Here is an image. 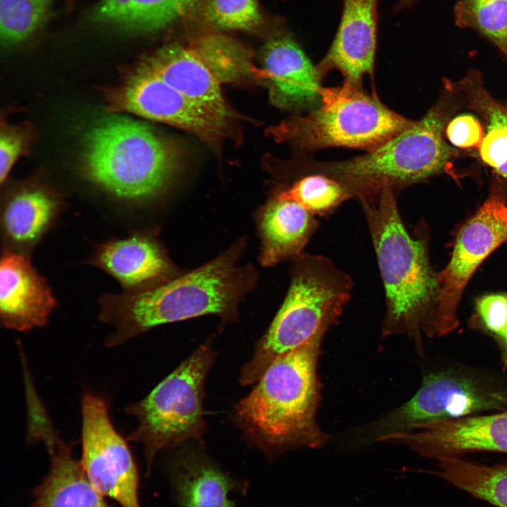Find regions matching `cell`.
Returning <instances> with one entry per match:
<instances>
[{
    "label": "cell",
    "instance_id": "1",
    "mask_svg": "<svg viewBox=\"0 0 507 507\" xmlns=\"http://www.w3.org/2000/svg\"><path fill=\"white\" fill-rule=\"evenodd\" d=\"M242 248L236 244L207 264L146 289L104 296L99 318L113 328L105 346L115 347L154 327L194 317L231 320L254 282L253 270L237 266Z\"/></svg>",
    "mask_w": 507,
    "mask_h": 507
},
{
    "label": "cell",
    "instance_id": "2",
    "mask_svg": "<svg viewBox=\"0 0 507 507\" xmlns=\"http://www.w3.org/2000/svg\"><path fill=\"white\" fill-rule=\"evenodd\" d=\"M323 337L277 357L235 406V423L249 444L270 461L296 448L319 449L327 440L316 422Z\"/></svg>",
    "mask_w": 507,
    "mask_h": 507
},
{
    "label": "cell",
    "instance_id": "3",
    "mask_svg": "<svg viewBox=\"0 0 507 507\" xmlns=\"http://www.w3.org/2000/svg\"><path fill=\"white\" fill-rule=\"evenodd\" d=\"M388 184L371 198L360 200L384 284L386 312L382 334H406L418 342L430 336L438 291L425 244L410 235L395 195Z\"/></svg>",
    "mask_w": 507,
    "mask_h": 507
},
{
    "label": "cell",
    "instance_id": "4",
    "mask_svg": "<svg viewBox=\"0 0 507 507\" xmlns=\"http://www.w3.org/2000/svg\"><path fill=\"white\" fill-rule=\"evenodd\" d=\"M81 161L92 183L118 199L138 201L163 189L179 165L180 151L145 123L115 115L90 127Z\"/></svg>",
    "mask_w": 507,
    "mask_h": 507
},
{
    "label": "cell",
    "instance_id": "5",
    "mask_svg": "<svg viewBox=\"0 0 507 507\" xmlns=\"http://www.w3.org/2000/svg\"><path fill=\"white\" fill-rule=\"evenodd\" d=\"M352 288L351 277L327 257L303 253L294 258L287 296L243 366L240 383L256 382L277 357L324 336L338 321Z\"/></svg>",
    "mask_w": 507,
    "mask_h": 507
},
{
    "label": "cell",
    "instance_id": "6",
    "mask_svg": "<svg viewBox=\"0 0 507 507\" xmlns=\"http://www.w3.org/2000/svg\"><path fill=\"white\" fill-rule=\"evenodd\" d=\"M448 113L439 104L382 145L365 154L310 168L341 182L359 200L377 195L384 185L395 190L444 169L457 151L444 139Z\"/></svg>",
    "mask_w": 507,
    "mask_h": 507
},
{
    "label": "cell",
    "instance_id": "7",
    "mask_svg": "<svg viewBox=\"0 0 507 507\" xmlns=\"http://www.w3.org/2000/svg\"><path fill=\"white\" fill-rule=\"evenodd\" d=\"M414 120L387 108L361 86L344 82L323 87L319 104L303 116H295L272 127L270 134L304 151L328 147L372 151Z\"/></svg>",
    "mask_w": 507,
    "mask_h": 507
},
{
    "label": "cell",
    "instance_id": "8",
    "mask_svg": "<svg viewBox=\"0 0 507 507\" xmlns=\"http://www.w3.org/2000/svg\"><path fill=\"white\" fill-rule=\"evenodd\" d=\"M215 357L208 342L201 344L146 397L124 409L137 420L127 439L141 444L147 474L164 449L192 439L203 443L204 383Z\"/></svg>",
    "mask_w": 507,
    "mask_h": 507
},
{
    "label": "cell",
    "instance_id": "9",
    "mask_svg": "<svg viewBox=\"0 0 507 507\" xmlns=\"http://www.w3.org/2000/svg\"><path fill=\"white\" fill-rule=\"evenodd\" d=\"M507 409V392L452 371L425 376L413 397L362 433L364 442L411 431L440 421Z\"/></svg>",
    "mask_w": 507,
    "mask_h": 507
},
{
    "label": "cell",
    "instance_id": "10",
    "mask_svg": "<svg viewBox=\"0 0 507 507\" xmlns=\"http://www.w3.org/2000/svg\"><path fill=\"white\" fill-rule=\"evenodd\" d=\"M108 399L85 392L81 399V465L94 487L121 507H141L139 473L127 440L111 418Z\"/></svg>",
    "mask_w": 507,
    "mask_h": 507
},
{
    "label": "cell",
    "instance_id": "11",
    "mask_svg": "<svg viewBox=\"0 0 507 507\" xmlns=\"http://www.w3.org/2000/svg\"><path fill=\"white\" fill-rule=\"evenodd\" d=\"M506 241L507 202L503 196L494 195L460 230L450 261L437 276L432 337L445 335L457 327L458 306L467 283L481 263Z\"/></svg>",
    "mask_w": 507,
    "mask_h": 507
},
{
    "label": "cell",
    "instance_id": "12",
    "mask_svg": "<svg viewBox=\"0 0 507 507\" xmlns=\"http://www.w3.org/2000/svg\"><path fill=\"white\" fill-rule=\"evenodd\" d=\"M106 100L110 111L172 125L213 144L225 137L231 120L186 97L141 63L106 91Z\"/></svg>",
    "mask_w": 507,
    "mask_h": 507
},
{
    "label": "cell",
    "instance_id": "13",
    "mask_svg": "<svg viewBox=\"0 0 507 507\" xmlns=\"http://www.w3.org/2000/svg\"><path fill=\"white\" fill-rule=\"evenodd\" d=\"M383 441L437 461L475 452L507 453V409L437 422Z\"/></svg>",
    "mask_w": 507,
    "mask_h": 507
},
{
    "label": "cell",
    "instance_id": "14",
    "mask_svg": "<svg viewBox=\"0 0 507 507\" xmlns=\"http://www.w3.org/2000/svg\"><path fill=\"white\" fill-rule=\"evenodd\" d=\"M56 304L51 289L27 256L4 249L0 262V318L3 326L18 332L43 327Z\"/></svg>",
    "mask_w": 507,
    "mask_h": 507
},
{
    "label": "cell",
    "instance_id": "15",
    "mask_svg": "<svg viewBox=\"0 0 507 507\" xmlns=\"http://www.w3.org/2000/svg\"><path fill=\"white\" fill-rule=\"evenodd\" d=\"M171 493L177 507H236L232 493L246 494V480L225 472L201 447H178L166 465Z\"/></svg>",
    "mask_w": 507,
    "mask_h": 507
},
{
    "label": "cell",
    "instance_id": "16",
    "mask_svg": "<svg viewBox=\"0 0 507 507\" xmlns=\"http://www.w3.org/2000/svg\"><path fill=\"white\" fill-rule=\"evenodd\" d=\"M262 68L255 75L265 78L273 100L284 108H315L320 103L322 75L296 42L287 33L269 40L261 51Z\"/></svg>",
    "mask_w": 507,
    "mask_h": 507
},
{
    "label": "cell",
    "instance_id": "17",
    "mask_svg": "<svg viewBox=\"0 0 507 507\" xmlns=\"http://www.w3.org/2000/svg\"><path fill=\"white\" fill-rule=\"evenodd\" d=\"M378 0H343L338 29L325 56L317 65L323 75L337 70L344 82L361 86L373 73L377 46Z\"/></svg>",
    "mask_w": 507,
    "mask_h": 507
},
{
    "label": "cell",
    "instance_id": "18",
    "mask_svg": "<svg viewBox=\"0 0 507 507\" xmlns=\"http://www.w3.org/2000/svg\"><path fill=\"white\" fill-rule=\"evenodd\" d=\"M140 63L186 97L232 118L220 83L205 62L194 36L161 46Z\"/></svg>",
    "mask_w": 507,
    "mask_h": 507
},
{
    "label": "cell",
    "instance_id": "19",
    "mask_svg": "<svg viewBox=\"0 0 507 507\" xmlns=\"http://www.w3.org/2000/svg\"><path fill=\"white\" fill-rule=\"evenodd\" d=\"M46 446L50 470L34 491L30 507H112L92 484L72 446L63 441L50 423L38 432Z\"/></svg>",
    "mask_w": 507,
    "mask_h": 507
},
{
    "label": "cell",
    "instance_id": "20",
    "mask_svg": "<svg viewBox=\"0 0 507 507\" xmlns=\"http://www.w3.org/2000/svg\"><path fill=\"white\" fill-rule=\"evenodd\" d=\"M113 277L125 292H136L161 283L170 271L158 244L141 233L100 244L90 259Z\"/></svg>",
    "mask_w": 507,
    "mask_h": 507
},
{
    "label": "cell",
    "instance_id": "21",
    "mask_svg": "<svg viewBox=\"0 0 507 507\" xmlns=\"http://www.w3.org/2000/svg\"><path fill=\"white\" fill-rule=\"evenodd\" d=\"M61 210L58 196L38 185H25L9 194L2 204L1 225L13 250L24 252L44 236Z\"/></svg>",
    "mask_w": 507,
    "mask_h": 507
},
{
    "label": "cell",
    "instance_id": "22",
    "mask_svg": "<svg viewBox=\"0 0 507 507\" xmlns=\"http://www.w3.org/2000/svg\"><path fill=\"white\" fill-rule=\"evenodd\" d=\"M317 227L315 215L294 201L276 195L259 217L262 265L271 266L299 256Z\"/></svg>",
    "mask_w": 507,
    "mask_h": 507
},
{
    "label": "cell",
    "instance_id": "23",
    "mask_svg": "<svg viewBox=\"0 0 507 507\" xmlns=\"http://www.w3.org/2000/svg\"><path fill=\"white\" fill-rule=\"evenodd\" d=\"M199 0H100L97 22L134 34L163 30L184 17Z\"/></svg>",
    "mask_w": 507,
    "mask_h": 507
},
{
    "label": "cell",
    "instance_id": "24",
    "mask_svg": "<svg viewBox=\"0 0 507 507\" xmlns=\"http://www.w3.org/2000/svg\"><path fill=\"white\" fill-rule=\"evenodd\" d=\"M454 85L463 92L469 107L484 123L486 130L479 147L482 160L507 178V107L492 97L475 74L470 73Z\"/></svg>",
    "mask_w": 507,
    "mask_h": 507
},
{
    "label": "cell",
    "instance_id": "25",
    "mask_svg": "<svg viewBox=\"0 0 507 507\" xmlns=\"http://www.w3.org/2000/svg\"><path fill=\"white\" fill-rule=\"evenodd\" d=\"M438 462L435 474L453 486L496 507H507V462L487 465L462 457Z\"/></svg>",
    "mask_w": 507,
    "mask_h": 507
},
{
    "label": "cell",
    "instance_id": "26",
    "mask_svg": "<svg viewBox=\"0 0 507 507\" xmlns=\"http://www.w3.org/2000/svg\"><path fill=\"white\" fill-rule=\"evenodd\" d=\"M194 37L205 62L220 83L237 81L254 73L250 51L240 42L212 31Z\"/></svg>",
    "mask_w": 507,
    "mask_h": 507
},
{
    "label": "cell",
    "instance_id": "27",
    "mask_svg": "<svg viewBox=\"0 0 507 507\" xmlns=\"http://www.w3.org/2000/svg\"><path fill=\"white\" fill-rule=\"evenodd\" d=\"M454 18L456 26L476 31L507 58V0H458Z\"/></svg>",
    "mask_w": 507,
    "mask_h": 507
},
{
    "label": "cell",
    "instance_id": "28",
    "mask_svg": "<svg viewBox=\"0 0 507 507\" xmlns=\"http://www.w3.org/2000/svg\"><path fill=\"white\" fill-rule=\"evenodd\" d=\"M277 196L294 201L315 216L332 213L352 197L341 182L322 173L306 175Z\"/></svg>",
    "mask_w": 507,
    "mask_h": 507
},
{
    "label": "cell",
    "instance_id": "29",
    "mask_svg": "<svg viewBox=\"0 0 507 507\" xmlns=\"http://www.w3.org/2000/svg\"><path fill=\"white\" fill-rule=\"evenodd\" d=\"M51 0H0V38L5 46L29 38L47 20Z\"/></svg>",
    "mask_w": 507,
    "mask_h": 507
},
{
    "label": "cell",
    "instance_id": "30",
    "mask_svg": "<svg viewBox=\"0 0 507 507\" xmlns=\"http://www.w3.org/2000/svg\"><path fill=\"white\" fill-rule=\"evenodd\" d=\"M206 12L214 25L229 30H249L261 21L257 0H209Z\"/></svg>",
    "mask_w": 507,
    "mask_h": 507
},
{
    "label": "cell",
    "instance_id": "31",
    "mask_svg": "<svg viewBox=\"0 0 507 507\" xmlns=\"http://www.w3.org/2000/svg\"><path fill=\"white\" fill-rule=\"evenodd\" d=\"M28 145V135L18 127H1L0 134V181L6 180L13 165Z\"/></svg>",
    "mask_w": 507,
    "mask_h": 507
},
{
    "label": "cell",
    "instance_id": "32",
    "mask_svg": "<svg viewBox=\"0 0 507 507\" xmlns=\"http://www.w3.org/2000/svg\"><path fill=\"white\" fill-rule=\"evenodd\" d=\"M484 131L479 120L471 114H461L453 118L446 127L450 142L459 148L480 147Z\"/></svg>",
    "mask_w": 507,
    "mask_h": 507
},
{
    "label": "cell",
    "instance_id": "33",
    "mask_svg": "<svg viewBox=\"0 0 507 507\" xmlns=\"http://www.w3.org/2000/svg\"><path fill=\"white\" fill-rule=\"evenodd\" d=\"M477 308L487 329L505 340L507 338V296H484L478 300Z\"/></svg>",
    "mask_w": 507,
    "mask_h": 507
},
{
    "label": "cell",
    "instance_id": "34",
    "mask_svg": "<svg viewBox=\"0 0 507 507\" xmlns=\"http://www.w3.org/2000/svg\"><path fill=\"white\" fill-rule=\"evenodd\" d=\"M65 1H66L67 5L68 6V7L71 8L73 6L75 0H65Z\"/></svg>",
    "mask_w": 507,
    "mask_h": 507
},
{
    "label": "cell",
    "instance_id": "35",
    "mask_svg": "<svg viewBox=\"0 0 507 507\" xmlns=\"http://www.w3.org/2000/svg\"><path fill=\"white\" fill-rule=\"evenodd\" d=\"M503 342L505 343L506 347L507 349V338L505 340H503Z\"/></svg>",
    "mask_w": 507,
    "mask_h": 507
}]
</instances>
